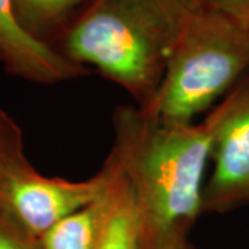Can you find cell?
I'll return each instance as SVG.
<instances>
[{
  "label": "cell",
  "instance_id": "277c9868",
  "mask_svg": "<svg viewBox=\"0 0 249 249\" xmlns=\"http://www.w3.org/2000/svg\"><path fill=\"white\" fill-rule=\"evenodd\" d=\"M208 116L213 124L212 173L202 213H226L249 204V73Z\"/></svg>",
  "mask_w": 249,
  "mask_h": 249
},
{
  "label": "cell",
  "instance_id": "5bb4252c",
  "mask_svg": "<svg viewBox=\"0 0 249 249\" xmlns=\"http://www.w3.org/2000/svg\"><path fill=\"white\" fill-rule=\"evenodd\" d=\"M178 249H196V248H194V247H193V245H191L188 241L184 240L183 242H181V244H180V245H178Z\"/></svg>",
  "mask_w": 249,
  "mask_h": 249
},
{
  "label": "cell",
  "instance_id": "5b68a950",
  "mask_svg": "<svg viewBox=\"0 0 249 249\" xmlns=\"http://www.w3.org/2000/svg\"><path fill=\"white\" fill-rule=\"evenodd\" d=\"M108 178L106 163L97 175L82 181L46 178L28 163L6 180L1 204L40 238L55 223L93 202L104 191Z\"/></svg>",
  "mask_w": 249,
  "mask_h": 249
},
{
  "label": "cell",
  "instance_id": "30bf717a",
  "mask_svg": "<svg viewBox=\"0 0 249 249\" xmlns=\"http://www.w3.org/2000/svg\"><path fill=\"white\" fill-rule=\"evenodd\" d=\"M28 163L29 160L24 152L21 129L16 121L0 107V202L6 180L11 173Z\"/></svg>",
  "mask_w": 249,
  "mask_h": 249
},
{
  "label": "cell",
  "instance_id": "9c48e42d",
  "mask_svg": "<svg viewBox=\"0 0 249 249\" xmlns=\"http://www.w3.org/2000/svg\"><path fill=\"white\" fill-rule=\"evenodd\" d=\"M93 0H14L18 22L29 35L54 46Z\"/></svg>",
  "mask_w": 249,
  "mask_h": 249
},
{
  "label": "cell",
  "instance_id": "6da1fadb",
  "mask_svg": "<svg viewBox=\"0 0 249 249\" xmlns=\"http://www.w3.org/2000/svg\"><path fill=\"white\" fill-rule=\"evenodd\" d=\"M114 129L109 157L132 190L139 249H163L173 238L187 235L202 213L212 119L172 124L139 107H121Z\"/></svg>",
  "mask_w": 249,
  "mask_h": 249
},
{
  "label": "cell",
  "instance_id": "ba28073f",
  "mask_svg": "<svg viewBox=\"0 0 249 249\" xmlns=\"http://www.w3.org/2000/svg\"><path fill=\"white\" fill-rule=\"evenodd\" d=\"M109 212L96 249H139V230L133 196L124 175L109 155Z\"/></svg>",
  "mask_w": 249,
  "mask_h": 249
},
{
  "label": "cell",
  "instance_id": "8992f818",
  "mask_svg": "<svg viewBox=\"0 0 249 249\" xmlns=\"http://www.w3.org/2000/svg\"><path fill=\"white\" fill-rule=\"evenodd\" d=\"M0 64L10 75L40 85H54L90 75L53 46L29 35L18 22L14 0H0Z\"/></svg>",
  "mask_w": 249,
  "mask_h": 249
},
{
  "label": "cell",
  "instance_id": "4fadbf2b",
  "mask_svg": "<svg viewBox=\"0 0 249 249\" xmlns=\"http://www.w3.org/2000/svg\"><path fill=\"white\" fill-rule=\"evenodd\" d=\"M184 240H187V235H181V237H176V238H173L172 241H169L168 244H166V247L163 249H178V247L183 242Z\"/></svg>",
  "mask_w": 249,
  "mask_h": 249
},
{
  "label": "cell",
  "instance_id": "3957f363",
  "mask_svg": "<svg viewBox=\"0 0 249 249\" xmlns=\"http://www.w3.org/2000/svg\"><path fill=\"white\" fill-rule=\"evenodd\" d=\"M249 73V28L202 4L190 7L166 70L142 111L193 124Z\"/></svg>",
  "mask_w": 249,
  "mask_h": 249
},
{
  "label": "cell",
  "instance_id": "7a4b0ae2",
  "mask_svg": "<svg viewBox=\"0 0 249 249\" xmlns=\"http://www.w3.org/2000/svg\"><path fill=\"white\" fill-rule=\"evenodd\" d=\"M191 6L183 0H93L53 47L72 64L96 68L142 107L160 88Z\"/></svg>",
  "mask_w": 249,
  "mask_h": 249
},
{
  "label": "cell",
  "instance_id": "52a82bcc",
  "mask_svg": "<svg viewBox=\"0 0 249 249\" xmlns=\"http://www.w3.org/2000/svg\"><path fill=\"white\" fill-rule=\"evenodd\" d=\"M107 165V163H106ZM108 166V165H107ZM109 170V166H108ZM111 178V170H109ZM109 178L104 191L82 209L55 223L40 237L45 249H96L109 212Z\"/></svg>",
  "mask_w": 249,
  "mask_h": 249
},
{
  "label": "cell",
  "instance_id": "9a60e30c",
  "mask_svg": "<svg viewBox=\"0 0 249 249\" xmlns=\"http://www.w3.org/2000/svg\"><path fill=\"white\" fill-rule=\"evenodd\" d=\"M183 1H184L186 4H188V6H191V4L194 3V0H183Z\"/></svg>",
  "mask_w": 249,
  "mask_h": 249
},
{
  "label": "cell",
  "instance_id": "8fae6325",
  "mask_svg": "<svg viewBox=\"0 0 249 249\" xmlns=\"http://www.w3.org/2000/svg\"><path fill=\"white\" fill-rule=\"evenodd\" d=\"M0 249H45L40 238L27 230L0 202Z\"/></svg>",
  "mask_w": 249,
  "mask_h": 249
},
{
  "label": "cell",
  "instance_id": "7c38bea8",
  "mask_svg": "<svg viewBox=\"0 0 249 249\" xmlns=\"http://www.w3.org/2000/svg\"><path fill=\"white\" fill-rule=\"evenodd\" d=\"M205 7L217 10L249 28V0H194Z\"/></svg>",
  "mask_w": 249,
  "mask_h": 249
}]
</instances>
